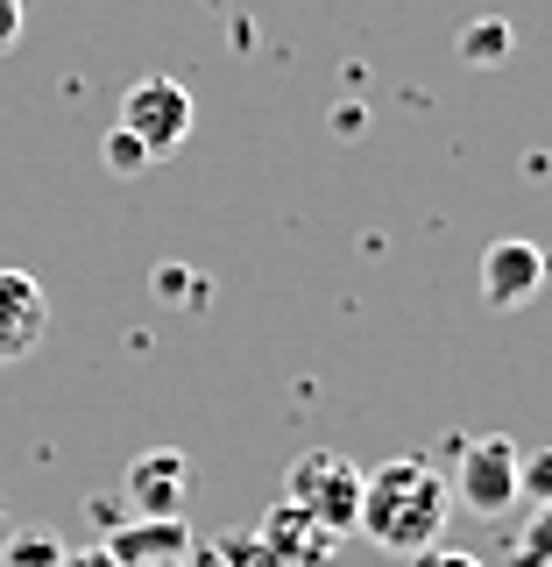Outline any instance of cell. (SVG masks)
Returning <instances> with one entry per match:
<instances>
[{"mask_svg": "<svg viewBox=\"0 0 552 567\" xmlns=\"http://www.w3.org/2000/svg\"><path fill=\"white\" fill-rule=\"evenodd\" d=\"M447 511H454L447 475L425 454H397V461H383V468L362 475V518H354V532H362L368 546H383V554L412 560L425 546H439Z\"/></svg>", "mask_w": 552, "mask_h": 567, "instance_id": "6da1fadb", "label": "cell"}, {"mask_svg": "<svg viewBox=\"0 0 552 567\" xmlns=\"http://www.w3.org/2000/svg\"><path fill=\"white\" fill-rule=\"evenodd\" d=\"M283 504H298L305 518H319L326 532H354V518H362V468H354L347 454L333 447H312L291 461V475H283Z\"/></svg>", "mask_w": 552, "mask_h": 567, "instance_id": "7a4b0ae2", "label": "cell"}, {"mask_svg": "<svg viewBox=\"0 0 552 567\" xmlns=\"http://www.w3.org/2000/svg\"><path fill=\"white\" fill-rule=\"evenodd\" d=\"M518 454H524V447H518L510 433L468 440L447 496H460V511H475V518H503V511H518V504H524V496H518Z\"/></svg>", "mask_w": 552, "mask_h": 567, "instance_id": "3957f363", "label": "cell"}, {"mask_svg": "<svg viewBox=\"0 0 552 567\" xmlns=\"http://www.w3.org/2000/svg\"><path fill=\"white\" fill-rule=\"evenodd\" d=\"M191 121H199V106H191V93L177 79H142V85L121 93V121H114V128H128L142 150H149V164H156V156H170V150L191 142Z\"/></svg>", "mask_w": 552, "mask_h": 567, "instance_id": "277c9868", "label": "cell"}, {"mask_svg": "<svg viewBox=\"0 0 552 567\" xmlns=\"http://www.w3.org/2000/svg\"><path fill=\"white\" fill-rule=\"evenodd\" d=\"M545 277H552V256H545L539 241L503 235V241L482 248V306H489V312H518V306H531V298L545 291Z\"/></svg>", "mask_w": 552, "mask_h": 567, "instance_id": "5b68a950", "label": "cell"}, {"mask_svg": "<svg viewBox=\"0 0 552 567\" xmlns=\"http://www.w3.org/2000/svg\"><path fill=\"white\" fill-rule=\"evenodd\" d=\"M50 341V291L29 270H0V369L29 362Z\"/></svg>", "mask_w": 552, "mask_h": 567, "instance_id": "8992f818", "label": "cell"}, {"mask_svg": "<svg viewBox=\"0 0 552 567\" xmlns=\"http://www.w3.org/2000/svg\"><path fill=\"white\" fill-rule=\"evenodd\" d=\"M185 496H191V468L177 447H149L128 468V504L135 518H185Z\"/></svg>", "mask_w": 552, "mask_h": 567, "instance_id": "52a82bcc", "label": "cell"}, {"mask_svg": "<svg viewBox=\"0 0 552 567\" xmlns=\"http://www.w3.org/2000/svg\"><path fill=\"white\" fill-rule=\"evenodd\" d=\"M256 539L277 554V567H333V560H341V532H326L319 518H305L298 504H277L270 518H262Z\"/></svg>", "mask_w": 552, "mask_h": 567, "instance_id": "ba28073f", "label": "cell"}, {"mask_svg": "<svg viewBox=\"0 0 552 567\" xmlns=\"http://www.w3.org/2000/svg\"><path fill=\"white\" fill-rule=\"evenodd\" d=\"M106 554H114L121 567H164V560H185V554H191V525H185V518H128V525H114Z\"/></svg>", "mask_w": 552, "mask_h": 567, "instance_id": "9c48e42d", "label": "cell"}, {"mask_svg": "<svg viewBox=\"0 0 552 567\" xmlns=\"http://www.w3.org/2000/svg\"><path fill=\"white\" fill-rule=\"evenodd\" d=\"M460 64H475V71H496V64H510V50H518V29L503 22V14H482V22H468L460 29Z\"/></svg>", "mask_w": 552, "mask_h": 567, "instance_id": "30bf717a", "label": "cell"}, {"mask_svg": "<svg viewBox=\"0 0 552 567\" xmlns=\"http://www.w3.org/2000/svg\"><path fill=\"white\" fill-rule=\"evenodd\" d=\"M510 567H552V504H531L524 532L510 539Z\"/></svg>", "mask_w": 552, "mask_h": 567, "instance_id": "8fae6325", "label": "cell"}, {"mask_svg": "<svg viewBox=\"0 0 552 567\" xmlns=\"http://www.w3.org/2000/svg\"><path fill=\"white\" fill-rule=\"evenodd\" d=\"M100 164H106V177H142L149 171V150L128 135V128H106V142H100Z\"/></svg>", "mask_w": 552, "mask_h": 567, "instance_id": "7c38bea8", "label": "cell"}, {"mask_svg": "<svg viewBox=\"0 0 552 567\" xmlns=\"http://www.w3.org/2000/svg\"><path fill=\"white\" fill-rule=\"evenodd\" d=\"M0 567H64V546L50 539V532H29V539H8Z\"/></svg>", "mask_w": 552, "mask_h": 567, "instance_id": "4fadbf2b", "label": "cell"}, {"mask_svg": "<svg viewBox=\"0 0 552 567\" xmlns=\"http://www.w3.org/2000/svg\"><path fill=\"white\" fill-rule=\"evenodd\" d=\"M212 560L220 567H277V554L262 539H248V532H227V539H212Z\"/></svg>", "mask_w": 552, "mask_h": 567, "instance_id": "5bb4252c", "label": "cell"}, {"mask_svg": "<svg viewBox=\"0 0 552 567\" xmlns=\"http://www.w3.org/2000/svg\"><path fill=\"white\" fill-rule=\"evenodd\" d=\"M518 496H531V504H552V447L518 454Z\"/></svg>", "mask_w": 552, "mask_h": 567, "instance_id": "9a60e30c", "label": "cell"}, {"mask_svg": "<svg viewBox=\"0 0 552 567\" xmlns=\"http://www.w3.org/2000/svg\"><path fill=\"white\" fill-rule=\"evenodd\" d=\"M191 284H199V277H191L185 262H164V270H156V298H164V306H191V298H199Z\"/></svg>", "mask_w": 552, "mask_h": 567, "instance_id": "2e32d148", "label": "cell"}, {"mask_svg": "<svg viewBox=\"0 0 552 567\" xmlns=\"http://www.w3.org/2000/svg\"><path fill=\"white\" fill-rule=\"evenodd\" d=\"M22 22H29V0H0V58L22 43Z\"/></svg>", "mask_w": 552, "mask_h": 567, "instance_id": "e0dca14e", "label": "cell"}, {"mask_svg": "<svg viewBox=\"0 0 552 567\" xmlns=\"http://www.w3.org/2000/svg\"><path fill=\"white\" fill-rule=\"evenodd\" d=\"M412 567H482V560L460 554V546H425V554H412Z\"/></svg>", "mask_w": 552, "mask_h": 567, "instance_id": "ac0fdd59", "label": "cell"}, {"mask_svg": "<svg viewBox=\"0 0 552 567\" xmlns=\"http://www.w3.org/2000/svg\"><path fill=\"white\" fill-rule=\"evenodd\" d=\"M64 567H121L106 546H85V554H64Z\"/></svg>", "mask_w": 552, "mask_h": 567, "instance_id": "d6986e66", "label": "cell"}, {"mask_svg": "<svg viewBox=\"0 0 552 567\" xmlns=\"http://www.w3.org/2000/svg\"><path fill=\"white\" fill-rule=\"evenodd\" d=\"M164 567H191V554H185V560H164Z\"/></svg>", "mask_w": 552, "mask_h": 567, "instance_id": "ffe728a7", "label": "cell"}]
</instances>
